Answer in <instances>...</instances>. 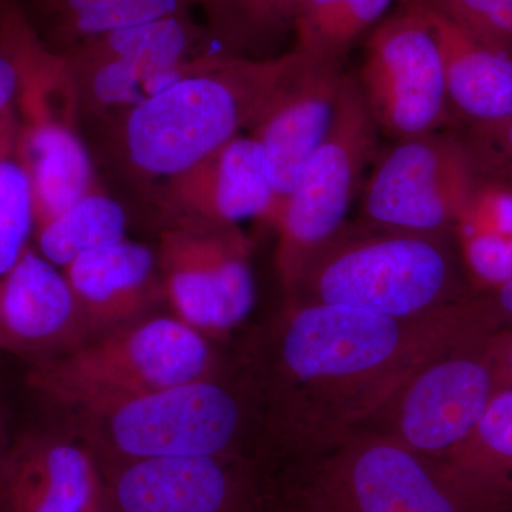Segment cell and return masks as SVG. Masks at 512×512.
<instances>
[{
    "instance_id": "6da1fadb",
    "label": "cell",
    "mask_w": 512,
    "mask_h": 512,
    "mask_svg": "<svg viewBox=\"0 0 512 512\" xmlns=\"http://www.w3.org/2000/svg\"><path fill=\"white\" fill-rule=\"evenodd\" d=\"M500 330L485 291L409 318L301 302L282 330L279 365L303 433L342 440L431 360Z\"/></svg>"
},
{
    "instance_id": "7a4b0ae2",
    "label": "cell",
    "mask_w": 512,
    "mask_h": 512,
    "mask_svg": "<svg viewBox=\"0 0 512 512\" xmlns=\"http://www.w3.org/2000/svg\"><path fill=\"white\" fill-rule=\"evenodd\" d=\"M301 60L205 52L194 72L121 113L119 147L131 173L170 180L249 128Z\"/></svg>"
},
{
    "instance_id": "3957f363",
    "label": "cell",
    "mask_w": 512,
    "mask_h": 512,
    "mask_svg": "<svg viewBox=\"0 0 512 512\" xmlns=\"http://www.w3.org/2000/svg\"><path fill=\"white\" fill-rule=\"evenodd\" d=\"M292 289L302 302L343 305L409 318L480 292L471 282L454 229L414 232L342 228L303 266Z\"/></svg>"
},
{
    "instance_id": "277c9868",
    "label": "cell",
    "mask_w": 512,
    "mask_h": 512,
    "mask_svg": "<svg viewBox=\"0 0 512 512\" xmlns=\"http://www.w3.org/2000/svg\"><path fill=\"white\" fill-rule=\"evenodd\" d=\"M210 359L197 330L180 319L154 318L36 363L29 386L99 416L144 394L204 379Z\"/></svg>"
},
{
    "instance_id": "5b68a950",
    "label": "cell",
    "mask_w": 512,
    "mask_h": 512,
    "mask_svg": "<svg viewBox=\"0 0 512 512\" xmlns=\"http://www.w3.org/2000/svg\"><path fill=\"white\" fill-rule=\"evenodd\" d=\"M303 512H512L490 488L433 468L376 433L349 439L322 468Z\"/></svg>"
},
{
    "instance_id": "8992f818",
    "label": "cell",
    "mask_w": 512,
    "mask_h": 512,
    "mask_svg": "<svg viewBox=\"0 0 512 512\" xmlns=\"http://www.w3.org/2000/svg\"><path fill=\"white\" fill-rule=\"evenodd\" d=\"M379 128L356 79L346 74L328 136L303 168L276 227L278 266L292 288L316 249L343 227Z\"/></svg>"
},
{
    "instance_id": "52a82bcc",
    "label": "cell",
    "mask_w": 512,
    "mask_h": 512,
    "mask_svg": "<svg viewBox=\"0 0 512 512\" xmlns=\"http://www.w3.org/2000/svg\"><path fill=\"white\" fill-rule=\"evenodd\" d=\"M79 109L62 55L42 52L22 63L16 156L32 184L36 229L100 190L89 148L76 127Z\"/></svg>"
},
{
    "instance_id": "ba28073f",
    "label": "cell",
    "mask_w": 512,
    "mask_h": 512,
    "mask_svg": "<svg viewBox=\"0 0 512 512\" xmlns=\"http://www.w3.org/2000/svg\"><path fill=\"white\" fill-rule=\"evenodd\" d=\"M208 37L188 12L89 37L62 53L79 106L124 113L194 72Z\"/></svg>"
},
{
    "instance_id": "9c48e42d",
    "label": "cell",
    "mask_w": 512,
    "mask_h": 512,
    "mask_svg": "<svg viewBox=\"0 0 512 512\" xmlns=\"http://www.w3.org/2000/svg\"><path fill=\"white\" fill-rule=\"evenodd\" d=\"M356 80L377 128L397 140L453 119L439 43L412 0L373 28Z\"/></svg>"
},
{
    "instance_id": "30bf717a",
    "label": "cell",
    "mask_w": 512,
    "mask_h": 512,
    "mask_svg": "<svg viewBox=\"0 0 512 512\" xmlns=\"http://www.w3.org/2000/svg\"><path fill=\"white\" fill-rule=\"evenodd\" d=\"M490 339L451 350L421 367L367 420L380 421V429L370 433L420 456L446 457L456 450L477 429L501 389Z\"/></svg>"
},
{
    "instance_id": "8fae6325",
    "label": "cell",
    "mask_w": 512,
    "mask_h": 512,
    "mask_svg": "<svg viewBox=\"0 0 512 512\" xmlns=\"http://www.w3.org/2000/svg\"><path fill=\"white\" fill-rule=\"evenodd\" d=\"M477 165L466 138L430 133L397 140L367 180L362 200L365 224L414 232L451 231Z\"/></svg>"
},
{
    "instance_id": "7c38bea8",
    "label": "cell",
    "mask_w": 512,
    "mask_h": 512,
    "mask_svg": "<svg viewBox=\"0 0 512 512\" xmlns=\"http://www.w3.org/2000/svg\"><path fill=\"white\" fill-rule=\"evenodd\" d=\"M157 261L175 316L201 335L234 328L251 312L254 275L237 225L168 224Z\"/></svg>"
},
{
    "instance_id": "4fadbf2b",
    "label": "cell",
    "mask_w": 512,
    "mask_h": 512,
    "mask_svg": "<svg viewBox=\"0 0 512 512\" xmlns=\"http://www.w3.org/2000/svg\"><path fill=\"white\" fill-rule=\"evenodd\" d=\"M117 463L221 454L234 440L239 407L218 384L200 379L127 400L99 414Z\"/></svg>"
},
{
    "instance_id": "5bb4252c",
    "label": "cell",
    "mask_w": 512,
    "mask_h": 512,
    "mask_svg": "<svg viewBox=\"0 0 512 512\" xmlns=\"http://www.w3.org/2000/svg\"><path fill=\"white\" fill-rule=\"evenodd\" d=\"M345 76L340 66L301 55L249 126L251 136L264 148L272 188L266 221L275 227L303 168L328 136Z\"/></svg>"
},
{
    "instance_id": "9a60e30c",
    "label": "cell",
    "mask_w": 512,
    "mask_h": 512,
    "mask_svg": "<svg viewBox=\"0 0 512 512\" xmlns=\"http://www.w3.org/2000/svg\"><path fill=\"white\" fill-rule=\"evenodd\" d=\"M160 204L168 224L229 227L249 218L268 220L272 188L264 148L251 134L232 138L165 181Z\"/></svg>"
},
{
    "instance_id": "2e32d148",
    "label": "cell",
    "mask_w": 512,
    "mask_h": 512,
    "mask_svg": "<svg viewBox=\"0 0 512 512\" xmlns=\"http://www.w3.org/2000/svg\"><path fill=\"white\" fill-rule=\"evenodd\" d=\"M103 497L96 457L63 437L26 434L0 464L2 512H92Z\"/></svg>"
},
{
    "instance_id": "e0dca14e",
    "label": "cell",
    "mask_w": 512,
    "mask_h": 512,
    "mask_svg": "<svg viewBox=\"0 0 512 512\" xmlns=\"http://www.w3.org/2000/svg\"><path fill=\"white\" fill-rule=\"evenodd\" d=\"M103 474L113 512H237L239 484L221 457H153Z\"/></svg>"
},
{
    "instance_id": "ac0fdd59",
    "label": "cell",
    "mask_w": 512,
    "mask_h": 512,
    "mask_svg": "<svg viewBox=\"0 0 512 512\" xmlns=\"http://www.w3.org/2000/svg\"><path fill=\"white\" fill-rule=\"evenodd\" d=\"M79 325L66 276L45 256L26 248L0 278V348L35 356L39 363L67 346Z\"/></svg>"
},
{
    "instance_id": "d6986e66",
    "label": "cell",
    "mask_w": 512,
    "mask_h": 512,
    "mask_svg": "<svg viewBox=\"0 0 512 512\" xmlns=\"http://www.w3.org/2000/svg\"><path fill=\"white\" fill-rule=\"evenodd\" d=\"M412 2L439 43L453 116L470 128L512 119V57L484 45L421 0Z\"/></svg>"
},
{
    "instance_id": "ffe728a7",
    "label": "cell",
    "mask_w": 512,
    "mask_h": 512,
    "mask_svg": "<svg viewBox=\"0 0 512 512\" xmlns=\"http://www.w3.org/2000/svg\"><path fill=\"white\" fill-rule=\"evenodd\" d=\"M157 268V255L150 248L127 239L74 259L64 276L82 328L134 318L147 305Z\"/></svg>"
},
{
    "instance_id": "44dd1931",
    "label": "cell",
    "mask_w": 512,
    "mask_h": 512,
    "mask_svg": "<svg viewBox=\"0 0 512 512\" xmlns=\"http://www.w3.org/2000/svg\"><path fill=\"white\" fill-rule=\"evenodd\" d=\"M302 0H192L207 20L208 39L229 55L268 59L272 47L295 28Z\"/></svg>"
},
{
    "instance_id": "7402d4cb",
    "label": "cell",
    "mask_w": 512,
    "mask_h": 512,
    "mask_svg": "<svg viewBox=\"0 0 512 512\" xmlns=\"http://www.w3.org/2000/svg\"><path fill=\"white\" fill-rule=\"evenodd\" d=\"M393 0H302L296 16V52L342 67L349 50L375 28Z\"/></svg>"
},
{
    "instance_id": "603a6c76",
    "label": "cell",
    "mask_w": 512,
    "mask_h": 512,
    "mask_svg": "<svg viewBox=\"0 0 512 512\" xmlns=\"http://www.w3.org/2000/svg\"><path fill=\"white\" fill-rule=\"evenodd\" d=\"M126 229V211L100 188L37 229V245L47 261L66 268L86 252L123 241Z\"/></svg>"
},
{
    "instance_id": "cb8c5ba5",
    "label": "cell",
    "mask_w": 512,
    "mask_h": 512,
    "mask_svg": "<svg viewBox=\"0 0 512 512\" xmlns=\"http://www.w3.org/2000/svg\"><path fill=\"white\" fill-rule=\"evenodd\" d=\"M444 466L512 500V387L495 393L477 429Z\"/></svg>"
},
{
    "instance_id": "d4e9b609",
    "label": "cell",
    "mask_w": 512,
    "mask_h": 512,
    "mask_svg": "<svg viewBox=\"0 0 512 512\" xmlns=\"http://www.w3.org/2000/svg\"><path fill=\"white\" fill-rule=\"evenodd\" d=\"M35 227V205L29 175L16 146L0 148V278L28 248Z\"/></svg>"
},
{
    "instance_id": "484cf974",
    "label": "cell",
    "mask_w": 512,
    "mask_h": 512,
    "mask_svg": "<svg viewBox=\"0 0 512 512\" xmlns=\"http://www.w3.org/2000/svg\"><path fill=\"white\" fill-rule=\"evenodd\" d=\"M192 0H100L73 18L56 23L55 36L66 49L89 37L136 28L188 12Z\"/></svg>"
},
{
    "instance_id": "4316f807",
    "label": "cell",
    "mask_w": 512,
    "mask_h": 512,
    "mask_svg": "<svg viewBox=\"0 0 512 512\" xmlns=\"http://www.w3.org/2000/svg\"><path fill=\"white\" fill-rule=\"evenodd\" d=\"M22 67L8 36L0 29V141L18 134V99Z\"/></svg>"
},
{
    "instance_id": "83f0119b",
    "label": "cell",
    "mask_w": 512,
    "mask_h": 512,
    "mask_svg": "<svg viewBox=\"0 0 512 512\" xmlns=\"http://www.w3.org/2000/svg\"><path fill=\"white\" fill-rule=\"evenodd\" d=\"M466 140L477 156L512 175V119L470 128Z\"/></svg>"
},
{
    "instance_id": "f1b7e54d",
    "label": "cell",
    "mask_w": 512,
    "mask_h": 512,
    "mask_svg": "<svg viewBox=\"0 0 512 512\" xmlns=\"http://www.w3.org/2000/svg\"><path fill=\"white\" fill-rule=\"evenodd\" d=\"M421 2L439 10L481 42L485 23L495 0H421Z\"/></svg>"
},
{
    "instance_id": "f546056e",
    "label": "cell",
    "mask_w": 512,
    "mask_h": 512,
    "mask_svg": "<svg viewBox=\"0 0 512 512\" xmlns=\"http://www.w3.org/2000/svg\"><path fill=\"white\" fill-rule=\"evenodd\" d=\"M481 42L512 57V0H495Z\"/></svg>"
},
{
    "instance_id": "4dcf8cb0",
    "label": "cell",
    "mask_w": 512,
    "mask_h": 512,
    "mask_svg": "<svg viewBox=\"0 0 512 512\" xmlns=\"http://www.w3.org/2000/svg\"><path fill=\"white\" fill-rule=\"evenodd\" d=\"M490 352L501 387H512V330H500L490 339Z\"/></svg>"
},
{
    "instance_id": "1f68e13d",
    "label": "cell",
    "mask_w": 512,
    "mask_h": 512,
    "mask_svg": "<svg viewBox=\"0 0 512 512\" xmlns=\"http://www.w3.org/2000/svg\"><path fill=\"white\" fill-rule=\"evenodd\" d=\"M485 292L500 319L501 330H512V279Z\"/></svg>"
},
{
    "instance_id": "d6a6232c",
    "label": "cell",
    "mask_w": 512,
    "mask_h": 512,
    "mask_svg": "<svg viewBox=\"0 0 512 512\" xmlns=\"http://www.w3.org/2000/svg\"><path fill=\"white\" fill-rule=\"evenodd\" d=\"M45 6L56 18V22L73 18L84 10L92 8L100 0H43Z\"/></svg>"
},
{
    "instance_id": "836d02e7",
    "label": "cell",
    "mask_w": 512,
    "mask_h": 512,
    "mask_svg": "<svg viewBox=\"0 0 512 512\" xmlns=\"http://www.w3.org/2000/svg\"><path fill=\"white\" fill-rule=\"evenodd\" d=\"M92 512H113V510H111L109 501H107L106 490H104L103 500L100 501L99 505H97V507L94 508Z\"/></svg>"
},
{
    "instance_id": "e575fe53",
    "label": "cell",
    "mask_w": 512,
    "mask_h": 512,
    "mask_svg": "<svg viewBox=\"0 0 512 512\" xmlns=\"http://www.w3.org/2000/svg\"><path fill=\"white\" fill-rule=\"evenodd\" d=\"M8 444H5L3 437L0 436V464H2L3 457H5L6 450H8Z\"/></svg>"
},
{
    "instance_id": "d590c367",
    "label": "cell",
    "mask_w": 512,
    "mask_h": 512,
    "mask_svg": "<svg viewBox=\"0 0 512 512\" xmlns=\"http://www.w3.org/2000/svg\"><path fill=\"white\" fill-rule=\"evenodd\" d=\"M0 512H2V508H0Z\"/></svg>"
}]
</instances>
